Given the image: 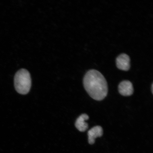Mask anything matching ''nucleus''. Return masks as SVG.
Segmentation results:
<instances>
[{"label": "nucleus", "mask_w": 153, "mask_h": 153, "mask_svg": "<svg viewBox=\"0 0 153 153\" xmlns=\"http://www.w3.org/2000/svg\"><path fill=\"white\" fill-rule=\"evenodd\" d=\"M83 85L90 96L95 100H102L108 94L106 80L97 70H91L87 72L83 78Z\"/></svg>", "instance_id": "obj_1"}, {"label": "nucleus", "mask_w": 153, "mask_h": 153, "mask_svg": "<svg viewBox=\"0 0 153 153\" xmlns=\"http://www.w3.org/2000/svg\"><path fill=\"white\" fill-rule=\"evenodd\" d=\"M14 83L17 92L22 95L27 94L31 86V79L29 72L25 69L19 70L15 74Z\"/></svg>", "instance_id": "obj_2"}, {"label": "nucleus", "mask_w": 153, "mask_h": 153, "mask_svg": "<svg viewBox=\"0 0 153 153\" xmlns=\"http://www.w3.org/2000/svg\"><path fill=\"white\" fill-rule=\"evenodd\" d=\"M118 91L123 96H130L133 94L134 88L133 84L127 80L120 82L118 85Z\"/></svg>", "instance_id": "obj_3"}, {"label": "nucleus", "mask_w": 153, "mask_h": 153, "mask_svg": "<svg viewBox=\"0 0 153 153\" xmlns=\"http://www.w3.org/2000/svg\"><path fill=\"white\" fill-rule=\"evenodd\" d=\"M116 65L120 70L128 71L130 68V59L128 55L126 53H122L116 59Z\"/></svg>", "instance_id": "obj_4"}, {"label": "nucleus", "mask_w": 153, "mask_h": 153, "mask_svg": "<svg viewBox=\"0 0 153 153\" xmlns=\"http://www.w3.org/2000/svg\"><path fill=\"white\" fill-rule=\"evenodd\" d=\"M103 134L102 128L100 126H95L89 130L88 132L89 144L92 145L94 143L95 139L102 136Z\"/></svg>", "instance_id": "obj_5"}, {"label": "nucleus", "mask_w": 153, "mask_h": 153, "mask_svg": "<svg viewBox=\"0 0 153 153\" xmlns=\"http://www.w3.org/2000/svg\"><path fill=\"white\" fill-rule=\"evenodd\" d=\"M89 119V116L86 114H83L80 116L76 119L75 126L77 129L81 132H84L88 128V124L85 122Z\"/></svg>", "instance_id": "obj_6"}, {"label": "nucleus", "mask_w": 153, "mask_h": 153, "mask_svg": "<svg viewBox=\"0 0 153 153\" xmlns=\"http://www.w3.org/2000/svg\"><path fill=\"white\" fill-rule=\"evenodd\" d=\"M153 84H152V93H153Z\"/></svg>", "instance_id": "obj_7"}]
</instances>
